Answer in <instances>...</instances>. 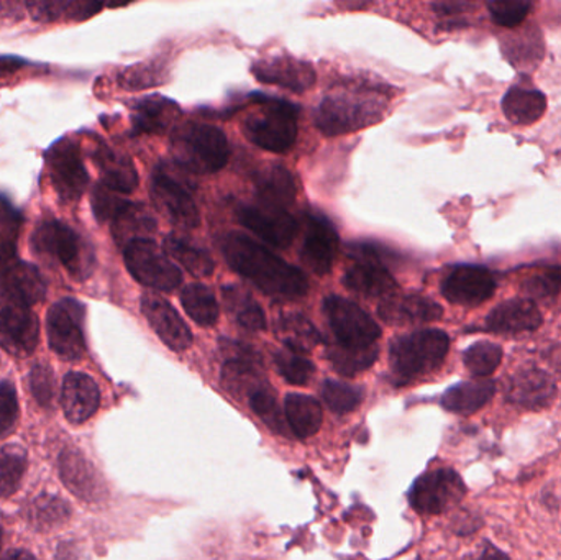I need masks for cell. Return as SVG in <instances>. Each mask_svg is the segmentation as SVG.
Wrapping results in <instances>:
<instances>
[{
  "mask_svg": "<svg viewBox=\"0 0 561 560\" xmlns=\"http://www.w3.org/2000/svg\"><path fill=\"white\" fill-rule=\"evenodd\" d=\"M240 224L250 232L265 240L270 245L286 249L297 232V222L287 210L266 209V207L242 206L237 210Z\"/></svg>",
  "mask_w": 561,
  "mask_h": 560,
  "instance_id": "17",
  "label": "cell"
},
{
  "mask_svg": "<svg viewBox=\"0 0 561 560\" xmlns=\"http://www.w3.org/2000/svg\"><path fill=\"white\" fill-rule=\"evenodd\" d=\"M379 318L389 325H415L438 321L444 309L422 295H391L379 305Z\"/></svg>",
  "mask_w": 561,
  "mask_h": 560,
  "instance_id": "20",
  "label": "cell"
},
{
  "mask_svg": "<svg viewBox=\"0 0 561 560\" xmlns=\"http://www.w3.org/2000/svg\"><path fill=\"white\" fill-rule=\"evenodd\" d=\"M533 9V2L529 0H491L488 2L491 19L501 26L520 25L526 20L527 13Z\"/></svg>",
  "mask_w": 561,
  "mask_h": 560,
  "instance_id": "46",
  "label": "cell"
},
{
  "mask_svg": "<svg viewBox=\"0 0 561 560\" xmlns=\"http://www.w3.org/2000/svg\"><path fill=\"white\" fill-rule=\"evenodd\" d=\"M181 302L196 324L213 328L219 321V302L207 286L194 283L181 293Z\"/></svg>",
  "mask_w": 561,
  "mask_h": 560,
  "instance_id": "34",
  "label": "cell"
},
{
  "mask_svg": "<svg viewBox=\"0 0 561 560\" xmlns=\"http://www.w3.org/2000/svg\"><path fill=\"white\" fill-rule=\"evenodd\" d=\"M496 293V279L484 266L460 265L442 283V295L451 305L480 306Z\"/></svg>",
  "mask_w": 561,
  "mask_h": 560,
  "instance_id": "15",
  "label": "cell"
},
{
  "mask_svg": "<svg viewBox=\"0 0 561 560\" xmlns=\"http://www.w3.org/2000/svg\"><path fill=\"white\" fill-rule=\"evenodd\" d=\"M339 233L327 217L309 214L306 216V236H304L300 260L304 265L323 276L332 270L339 253Z\"/></svg>",
  "mask_w": 561,
  "mask_h": 560,
  "instance_id": "16",
  "label": "cell"
},
{
  "mask_svg": "<svg viewBox=\"0 0 561 560\" xmlns=\"http://www.w3.org/2000/svg\"><path fill=\"white\" fill-rule=\"evenodd\" d=\"M467 492V485L457 470L440 467L415 480L409 500L412 508L421 515L437 516L460 505Z\"/></svg>",
  "mask_w": 561,
  "mask_h": 560,
  "instance_id": "7",
  "label": "cell"
},
{
  "mask_svg": "<svg viewBox=\"0 0 561 560\" xmlns=\"http://www.w3.org/2000/svg\"><path fill=\"white\" fill-rule=\"evenodd\" d=\"M38 341L39 322L32 309L0 295V347L15 357H28Z\"/></svg>",
  "mask_w": 561,
  "mask_h": 560,
  "instance_id": "12",
  "label": "cell"
},
{
  "mask_svg": "<svg viewBox=\"0 0 561 560\" xmlns=\"http://www.w3.org/2000/svg\"><path fill=\"white\" fill-rule=\"evenodd\" d=\"M59 476L62 483L84 502H98L102 483L92 464L79 450L66 449L59 457Z\"/></svg>",
  "mask_w": 561,
  "mask_h": 560,
  "instance_id": "25",
  "label": "cell"
},
{
  "mask_svg": "<svg viewBox=\"0 0 561 560\" xmlns=\"http://www.w3.org/2000/svg\"><path fill=\"white\" fill-rule=\"evenodd\" d=\"M49 178L56 194L65 203H75L81 199L89 184V174L82 161L79 145L69 138L56 141L46 151Z\"/></svg>",
  "mask_w": 561,
  "mask_h": 560,
  "instance_id": "11",
  "label": "cell"
},
{
  "mask_svg": "<svg viewBox=\"0 0 561 560\" xmlns=\"http://www.w3.org/2000/svg\"><path fill=\"white\" fill-rule=\"evenodd\" d=\"M227 308L236 315L237 322L247 331L260 332L266 328V318L259 302L245 289L230 286L224 289Z\"/></svg>",
  "mask_w": 561,
  "mask_h": 560,
  "instance_id": "38",
  "label": "cell"
},
{
  "mask_svg": "<svg viewBox=\"0 0 561 560\" xmlns=\"http://www.w3.org/2000/svg\"><path fill=\"white\" fill-rule=\"evenodd\" d=\"M275 362L280 377L290 385L309 384L313 372H316V367H313L312 362L306 355L300 354V352L290 351V348L276 354Z\"/></svg>",
  "mask_w": 561,
  "mask_h": 560,
  "instance_id": "44",
  "label": "cell"
},
{
  "mask_svg": "<svg viewBox=\"0 0 561 560\" xmlns=\"http://www.w3.org/2000/svg\"><path fill=\"white\" fill-rule=\"evenodd\" d=\"M61 404L69 423L82 424L94 416L101 404L98 385L84 374L66 375L62 381Z\"/></svg>",
  "mask_w": 561,
  "mask_h": 560,
  "instance_id": "24",
  "label": "cell"
},
{
  "mask_svg": "<svg viewBox=\"0 0 561 560\" xmlns=\"http://www.w3.org/2000/svg\"><path fill=\"white\" fill-rule=\"evenodd\" d=\"M323 312L335 334L336 344L346 347H368L381 338L375 319L358 305L340 296H329L323 301Z\"/></svg>",
  "mask_w": 561,
  "mask_h": 560,
  "instance_id": "10",
  "label": "cell"
},
{
  "mask_svg": "<svg viewBox=\"0 0 561 560\" xmlns=\"http://www.w3.org/2000/svg\"><path fill=\"white\" fill-rule=\"evenodd\" d=\"M471 3L467 2H442L435 3L434 9L437 10L438 15L444 16H458L463 15L465 10L471 9Z\"/></svg>",
  "mask_w": 561,
  "mask_h": 560,
  "instance_id": "53",
  "label": "cell"
},
{
  "mask_svg": "<svg viewBox=\"0 0 561 560\" xmlns=\"http://www.w3.org/2000/svg\"><path fill=\"white\" fill-rule=\"evenodd\" d=\"M25 66V61L15 56H0V76L13 75Z\"/></svg>",
  "mask_w": 561,
  "mask_h": 560,
  "instance_id": "54",
  "label": "cell"
},
{
  "mask_svg": "<svg viewBox=\"0 0 561 560\" xmlns=\"http://www.w3.org/2000/svg\"><path fill=\"white\" fill-rule=\"evenodd\" d=\"M157 230V222L153 216L144 206L130 203L114 220H112V232L115 240L122 245L135 242V240L148 239L150 233Z\"/></svg>",
  "mask_w": 561,
  "mask_h": 560,
  "instance_id": "32",
  "label": "cell"
},
{
  "mask_svg": "<svg viewBox=\"0 0 561 560\" xmlns=\"http://www.w3.org/2000/svg\"><path fill=\"white\" fill-rule=\"evenodd\" d=\"M91 203L95 219L99 222H107V220H114L130 204V201L118 196V193L108 190L105 184L99 183L92 191Z\"/></svg>",
  "mask_w": 561,
  "mask_h": 560,
  "instance_id": "47",
  "label": "cell"
},
{
  "mask_svg": "<svg viewBox=\"0 0 561 560\" xmlns=\"http://www.w3.org/2000/svg\"><path fill=\"white\" fill-rule=\"evenodd\" d=\"M102 9L95 2H30V15L39 22H56V20H82L94 15Z\"/></svg>",
  "mask_w": 561,
  "mask_h": 560,
  "instance_id": "39",
  "label": "cell"
},
{
  "mask_svg": "<svg viewBox=\"0 0 561 560\" xmlns=\"http://www.w3.org/2000/svg\"><path fill=\"white\" fill-rule=\"evenodd\" d=\"M284 416L293 433L300 439L319 433L323 414L319 401L306 395H287L284 400Z\"/></svg>",
  "mask_w": 561,
  "mask_h": 560,
  "instance_id": "31",
  "label": "cell"
},
{
  "mask_svg": "<svg viewBox=\"0 0 561 560\" xmlns=\"http://www.w3.org/2000/svg\"><path fill=\"white\" fill-rule=\"evenodd\" d=\"M141 311L158 338L174 352H183L193 344V334L176 309L157 295L141 298Z\"/></svg>",
  "mask_w": 561,
  "mask_h": 560,
  "instance_id": "18",
  "label": "cell"
},
{
  "mask_svg": "<svg viewBox=\"0 0 561 560\" xmlns=\"http://www.w3.org/2000/svg\"><path fill=\"white\" fill-rule=\"evenodd\" d=\"M171 153L183 170L199 174L216 173L229 161V141L220 128L190 122L171 135Z\"/></svg>",
  "mask_w": 561,
  "mask_h": 560,
  "instance_id": "3",
  "label": "cell"
},
{
  "mask_svg": "<svg viewBox=\"0 0 561 560\" xmlns=\"http://www.w3.org/2000/svg\"><path fill=\"white\" fill-rule=\"evenodd\" d=\"M124 259L130 275L147 288L173 292L183 282L181 270L153 240H135L128 243Z\"/></svg>",
  "mask_w": 561,
  "mask_h": 560,
  "instance_id": "8",
  "label": "cell"
},
{
  "mask_svg": "<svg viewBox=\"0 0 561 560\" xmlns=\"http://www.w3.org/2000/svg\"><path fill=\"white\" fill-rule=\"evenodd\" d=\"M249 403L253 413H255L260 420L265 421L270 427L278 431L284 430V421L283 418H280L278 401H276L275 393H273L270 385L255 391V393L249 398Z\"/></svg>",
  "mask_w": 561,
  "mask_h": 560,
  "instance_id": "48",
  "label": "cell"
},
{
  "mask_svg": "<svg viewBox=\"0 0 561 560\" xmlns=\"http://www.w3.org/2000/svg\"><path fill=\"white\" fill-rule=\"evenodd\" d=\"M30 387H32L33 397L42 407H51L53 397H55V377L51 368L46 365H36L30 374Z\"/></svg>",
  "mask_w": 561,
  "mask_h": 560,
  "instance_id": "50",
  "label": "cell"
},
{
  "mask_svg": "<svg viewBox=\"0 0 561 560\" xmlns=\"http://www.w3.org/2000/svg\"><path fill=\"white\" fill-rule=\"evenodd\" d=\"M252 72L263 84L279 85L294 92L307 91L316 82L312 65L290 56L262 59L253 65Z\"/></svg>",
  "mask_w": 561,
  "mask_h": 560,
  "instance_id": "19",
  "label": "cell"
},
{
  "mask_svg": "<svg viewBox=\"0 0 561 560\" xmlns=\"http://www.w3.org/2000/svg\"><path fill=\"white\" fill-rule=\"evenodd\" d=\"M381 92L348 91L327 95L316 111V125L325 135L352 134L381 121L388 101Z\"/></svg>",
  "mask_w": 561,
  "mask_h": 560,
  "instance_id": "2",
  "label": "cell"
},
{
  "mask_svg": "<svg viewBox=\"0 0 561 560\" xmlns=\"http://www.w3.org/2000/svg\"><path fill=\"white\" fill-rule=\"evenodd\" d=\"M279 329L286 348L300 352V354H306L322 339L312 322L304 318L302 315L284 316L279 321Z\"/></svg>",
  "mask_w": 561,
  "mask_h": 560,
  "instance_id": "40",
  "label": "cell"
},
{
  "mask_svg": "<svg viewBox=\"0 0 561 560\" xmlns=\"http://www.w3.org/2000/svg\"><path fill=\"white\" fill-rule=\"evenodd\" d=\"M471 560H511V558L503 551V549L497 548L494 542L484 539L480 551H478Z\"/></svg>",
  "mask_w": 561,
  "mask_h": 560,
  "instance_id": "52",
  "label": "cell"
},
{
  "mask_svg": "<svg viewBox=\"0 0 561 560\" xmlns=\"http://www.w3.org/2000/svg\"><path fill=\"white\" fill-rule=\"evenodd\" d=\"M164 252H167V255L173 256L176 262H180L191 275L210 276L214 270H216L213 256L206 250L197 249V247L184 242L180 237H167V240H164Z\"/></svg>",
  "mask_w": 561,
  "mask_h": 560,
  "instance_id": "37",
  "label": "cell"
},
{
  "mask_svg": "<svg viewBox=\"0 0 561 560\" xmlns=\"http://www.w3.org/2000/svg\"><path fill=\"white\" fill-rule=\"evenodd\" d=\"M343 285L350 292L365 298H379L391 296L398 288V283L392 278L385 262L375 259H356L355 265L350 266L343 275Z\"/></svg>",
  "mask_w": 561,
  "mask_h": 560,
  "instance_id": "23",
  "label": "cell"
},
{
  "mask_svg": "<svg viewBox=\"0 0 561 560\" xmlns=\"http://www.w3.org/2000/svg\"><path fill=\"white\" fill-rule=\"evenodd\" d=\"M504 400L524 411L547 410L559 397L556 378L539 367H523L507 378L504 385Z\"/></svg>",
  "mask_w": 561,
  "mask_h": 560,
  "instance_id": "13",
  "label": "cell"
},
{
  "mask_svg": "<svg viewBox=\"0 0 561 560\" xmlns=\"http://www.w3.org/2000/svg\"><path fill=\"white\" fill-rule=\"evenodd\" d=\"M496 391V381L488 380V378L461 381V384L454 385L445 391L444 397H442V407L450 413L470 416V414L478 413V411L488 407Z\"/></svg>",
  "mask_w": 561,
  "mask_h": 560,
  "instance_id": "27",
  "label": "cell"
},
{
  "mask_svg": "<svg viewBox=\"0 0 561 560\" xmlns=\"http://www.w3.org/2000/svg\"><path fill=\"white\" fill-rule=\"evenodd\" d=\"M450 351V338L438 329H422L394 339L389 364L399 381H411L438 370Z\"/></svg>",
  "mask_w": 561,
  "mask_h": 560,
  "instance_id": "5",
  "label": "cell"
},
{
  "mask_svg": "<svg viewBox=\"0 0 561 560\" xmlns=\"http://www.w3.org/2000/svg\"><path fill=\"white\" fill-rule=\"evenodd\" d=\"M455 526H457L455 528L457 529V535L468 536L478 532L483 526V522H481L480 516L473 515V513H465V515L458 516Z\"/></svg>",
  "mask_w": 561,
  "mask_h": 560,
  "instance_id": "51",
  "label": "cell"
},
{
  "mask_svg": "<svg viewBox=\"0 0 561 560\" xmlns=\"http://www.w3.org/2000/svg\"><path fill=\"white\" fill-rule=\"evenodd\" d=\"M222 253L239 275L272 298L296 299L309 293V282L299 268L284 262L250 237L229 233L222 240Z\"/></svg>",
  "mask_w": 561,
  "mask_h": 560,
  "instance_id": "1",
  "label": "cell"
},
{
  "mask_svg": "<svg viewBox=\"0 0 561 560\" xmlns=\"http://www.w3.org/2000/svg\"><path fill=\"white\" fill-rule=\"evenodd\" d=\"M19 421V398L15 387L9 381H0V439L15 430Z\"/></svg>",
  "mask_w": 561,
  "mask_h": 560,
  "instance_id": "49",
  "label": "cell"
},
{
  "mask_svg": "<svg viewBox=\"0 0 561 560\" xmlns=\"http://www.w3.org/2000/svg\"><path fill=\"white\" fill-rule=\"evenodd\" d=\"M256 194L266 209L286 210L296 201V181L286 168L270 167L256 176Z\"/></svg>",
  "mask_w": 561,
  "mask_h": 560,
  "instance_id": "29",
  "label": "cell"
},
{
  "mask_svg": "<svg viewBox=\"0 0 561 560\" xmlns=\"http://www.w3.org/2000/svg\"><path fill=\"white\" fill-rule=\"evenodd\" d=\"M68 503L59 500L58 496L42 495L33 500L26 508V522L36 532H51L68 522Z\"/></svg>",
  "mask_w": 561,
  "mask_h": 560,
  "instance_id": "33",
  "label": "cell"
},
{
  "mask_svg": "<svg viewBox=\"0 0 561 560\" xmlns=\"http://www.w3.org/2000/svg\"><path fill=\"white\" fill-rule=\"evenodd\" d=\"M296 105L279 99H262V104L243 121V134L252 144L273 153H284L297 138Z\"/></svg>",
  "mask_w": 561,
  "mask_h": 560,
  "instance_id": "6",
  "label": "cell"
},
{
  "mask_svg": "<svg viewBox=\"0 0 561 560\" xmlns=\"http://www.w3.org/2000/svg\"><path fill=\"white\" fill-rule=\"evenodd\" d=\"M84 305L65 298L51 306L46 318L49 347L65 361H79L85 352Z\"/></svg>",
  "mask_w": 561,
  "mask_h": 560,
  "instance_id": "9",
  "label": "cell"
},
{
  "mask_svg": "<svg viewBox=\"0 0 561 560\" xmlns=\"http://www.w3.org/2000/svg\"><path fill=\"white\" fill-rule=\"evenodd\" d=\"M540 503H542V505L546 506L549 512L557 513L560 510L559 496H557V493L552 492V490H542V495H540Z\"/></svg>",
  "mask_w": 561,
  "mask_h": 560,
  "instance_id": "55",
  "label": "cell"
},
{
  "mask_svg": "<svg viewBox=\"0 0 561 560\" xmlns=\"http://www.w3.org/2000/svg\"><path fill=\"white\" fill-rule=\"evenodd\" d=\"M322 398L333 413L346 414L362 404L363 390L345 381L327 380L322 385Z\"/></svg>",
  "mask_w": 561,
  "mask_h": 560,
  "instance_id": "43",
  "label": "cell"
},
{
  "mask_svg": "<svg viewBox=\"0 0 561 560\" xmlns=\"http://www.w3.org/2000/svg\"><path fill=\"white\" fill-rule=\"evenodd\" d=\"M504 352L494 342L480 341L465 351L463 364L474 378H488L500 368Z\"/></svg>",
  "mask_w": 561,
  "mask_h": 560,
  "instance_id": "41",
  "label": "cell"
},
{
  "mask_svg": "<svg viewBox=\"0 0 561 560\" xmlns=\"http://www.w3.org/2000/svg\"><path fill=\"white\" fill-rule=\"evenodd\" d=\"M332 367L345 377H355L359 372L368 370L376 358H378V347L368 345V347H346V345L335 344L327 351Z\"/></svg>",
  "mask_w": 561,
  "mask_h": 560,
  "instance_id": "36",
  "label": "cell"
},
{
  "mask_svg": "<svg viewBox=\"0 0 561 560\" xmlns=\"http://www.w3.org/2000/svg\"><path fill=\"white\" fill-rule=\"evenodd\" d=\"M547 98L539 89L514 85L503 99V112L514 125H533L543 117Z\"/></svg>",
  "mask_w": 561,
  "mask_h": 560,
  "instance_id": "30",
  "label": "cell"
},
{
  "mask_svg": "<svg viewBox=\"0 0 561 560\" xmlns=\"http://www.w3.org/2000/svg\"><path fill=\"white\" fill-rule=\"evenodd\" d=\"M46 279L42 272L32 263L13 262L0 273V289L2 296L22 302L25 306H33L42 302L46 296Z\"/></svg>",
  "mask_w": 561,
  "mask_h": 560,
  "instance_id": "22",
  "label": "cell"
},
{
  "mask_svg": "<svg viewBox=\"0 0 561 560\" xmlns=\"http://www.w3.org/2000/svg\"><path fill=\"white\" fill-rule=\"evenodd\" d=\"M0 560H36L35 556L30 555L28 551H22V549H15V551L7 552Z\"/></svg>",
  "mask_w": 561,
  "mask_h": 560,
  "instance_id": "56",
  "label": "cell"
},
{
  "mask_svg": "<svg viewBox=\"0 0 561 560\" xmlns=\"http://www.w3.org/2000/svg\"><path fill=\"white\" fill-rule=\"evenodd\" d=\"M526 295L534 299L561 298V266L540 270L523 283Z\"/></svg>",
  "mask_w": 561,
  "mask_h": 560,
  "instance_id": "45",
  "label": "cell"
},
{
  "mask_svg": "<svg viewBox=\"0 0 561 560\" xmlns=\"http://www.w3.org/2000/svg\"><path fill=\"white\" fill-rule=\"evenodd\" d=\"M32 249L46 262L58 263L72 279L89 278L94 272L95 256L91 243L85 242L68 224L49 220L36 227Z\"/></svg>",
  "mask_w": 561,
  "mask_h": 560,
  "instance_id": "4",
  "label": "cell"
},
{
  "mask_svg": "<svg viewBox=\"0 0 561 560\" xmlns=\"http://www.w3.org/2000/svg\"><path fill=\"white\" fill-rule=\"evenodd\" d=\"M222 380L227 390L236 395H247V398L268 385L260 372L259 362L250 361H229L224 367Z\"/></svg>",
  "mask_w": 561,
  "mask_h": 560,
  "instance_id": "35",
  "label": "cell"
},
{
  "mask_svg": "<svg viewBox=\"0 0 561 560\" xmlns=\"http://www.w3.org/2000/svg\"><path fill=\"white\" fill-rule=\"evenodd\" d=\"M176 102L163 95H148L131 107V125L135 134H163L180 118Z\"/></svg>",
  "mask_w": 561,
  "mask_h": 560,
  "instance_id": "26",
  "label": "cell"
},
{
  "mask_svg": "<svg viewBox=\"0 0 561 560\" xmlns=\"http://www.w3.org/2000/svg\"><path fill=\"white\" fill-rule=\"evenodd\" d=\"M95 167L101 171L102 184L118 194H130L137 190L138 173L130 158L107 147L94 153Z\"/></svg>",
  "mask_w": 561,
  "mask_h": 560,
  "instance_id": "28",
  "label": "cell"
},
{
  "mask_svg": "<svg viewBox=\"0 0 561 560\" xmlns=\"http://www.w3.org/2000/svg\"><path fill=\"white\" fill-rule=\"evenodd\" d=\"M26 470V453L19 446L0 449V496L13 495L22 483Z\"/></svg>",
  "mask_w": 561,
  "mask_h": 560,
  "instance_id": "42",
  "label": "cell"
},
{
  "mask_svg": "<svg viewBox=\"0 0 561 560\" xmlns=\"http://www.w3.org/2000/svg\"><path fill=\"white\" fill-rule=\"evenodd\" d=\"M2 535H3L2 528H0V546H2Z\"/></svg>",
  "mask_w": 561,
  "mask_h": 560,
  "instance_id": "57",
  "label": "cell"
},
{
  "mask_svg": "<svg viewBox=\"0 0 561 560\" xmlns=\"http://www.w3.org/2000/svg\"><path fill=\"white\" fill-rule=\"evenodd\" d=\"M151 199L157 209L181 229H196L199 226V210L191 194L180 181L164 170H157L151 180Z\"/></svg>",
  "mask_w": 561,
  "mask_h": 560,
  "instance_id": "14",
  "label": "cell"
},
{
  "mask_svg": "<svg viewBox=\"0 0 561 560\" xmlns=\"http://www.w3.org/2000/svg\"><path fill=\"white\" fill-rule=\"evenodd\" d=\"M543 324V316L530 299H510L488 315L486 328L496 334L534 332Z\"/></svg>",
  "mask_w": 561,
  "mask_h": 560,
  "instance_id": "21",
  "label": "cell"
}]
</instances>
